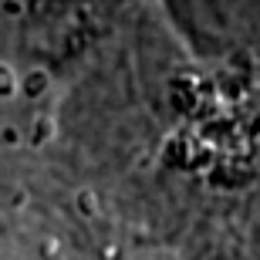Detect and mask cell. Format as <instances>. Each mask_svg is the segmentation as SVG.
Returning a JSON list of instances; mask_svg holds the SVG:
<instances>
[{
	"label": "cell",
	"mask_w": 260,
	"mask_h": 260,
	"mask_svg": "<svg viewBox=\"0 0 260 260\" xmlns=\"http://www.w3.org/2000/svg\"><path fill=\"white\" fill-rule=\"evenodd\" d=\"M20 91L24 95H30V98H38V95H44L48 91V71H30V75H24L20 78Z\"/></svg>",
	"instance_id": "6da1fadb"
},
{
	"label": "cell",
	"mask_w": 260,
	"mask_h": 260,
	"mask_svg": "<svg viewBox=\"0 0 260 260\" xmlns=\"http://www.w3.org/2000/svg\"><path fill=\"white\" fill-rule=\"evenodd\" d=\"M17 88H20V78L14 75V68L0 64V95H14Z\"/></svg>",
	"instance_id": "7a4b0ae2"
},
{
	"label": "cell",
	"mask_w": 260,
	"mask_h": 260,
	"mask_svg": "<svg viewBox=\"0 0 260 260\" xmlns=\"http://www.w3.org/2000/svg\"><path fill=\"white\" fill-rule=\"evenodd\" d=\"M4 14L20 17V14H24V0H4Z\"/></svg>",
	"instance_id": "3957f363"
}]
</instances>
